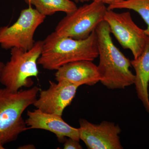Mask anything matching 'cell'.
<instances>
[{"label": "cell", "mask_w": 149, "mask_h": 149, "mask_svg": "<svg viewBox=\"0 0 149 149\" xmlns=\"http://www.w3.org/2000/svg\"><path fill=\"white\" fill-rule=\"evenodd\" d=\"M98 56L95 29L88 38L83 40L61 37L54 32L43 41L38 64L45 69L56 70L73 62L93 61Z\"/></svg>", "instance_id": "6da1fadb"}, {"label": "cell", "mask_w": 149, "mask_h": 149, "mask_svg": "<svg viewBox=\"0 0 149 149\" xmlns=\"http://www.w3.org/2000/svg\"><path fill=\"white\" fill-rule=\"evenodd\" d=\"M100 61L97 65L100 82L111 90L124 89L133 85L135 74L130 70L131 63L113 44L109 26L105 21L95 29Z\"/></svg>", "instance_id": "7a4b0ae2"}, {"label": "cell", "mask_w": 149, "mask_h": 149, "mask_svg": "<svg viewBox=\"0 0 149 149\" xmlns=\"http://www.w3.org/2000/svg\"><path fill=\"white\" fill-rule=\"evenodd\" d=\"M40 90L36 86L17 92L0 88V143L4 145L16 141L28 130L22 114L33 105Z\"/></svg>", "instance_id": "3957f363"}, {"label": "cell", "mask_w": 149, "mask_h": 149, "mask_svg": "<svg viewBox=\"0 0 149 149\" xmlns=\"http://www.w3.org/2000/svg\"><path fill=\"white\" fill-rule=\"evenodd\" d=\"M43 45V41L39 40L29 50L11 49L10 59L4 64L0 76V83L4 88L17 92L23 87H32L31 77H37L39 74L38 60Z\"/></svg>", "instance_id": "277c9868"}, {"label": "cell", "mask_w": 149, "mask_h": 149, "mask_svg": "<svg viewBox=\"0 0 149 149\" xmlns=\"http://www.w3.org/2000/svg\"><path fill=\"white\" fill-rule=\"evenodd\" d=\"M107 10L105 3L99 1L84 5L66 14L59 22L54 32L61 37L76 40L86 39L104 21Z\"/></svg>", "instance_id": "5b68a950"}, {"label": "cell", "mask_w": 149, "mask_h": 149, "mask_svg": "<svg viewBox=\"0 0 149 149\" xmlns=\"http://www.w3.org/2000/svg\"><path fill=\"white\" fill-rule=\"evenodd\" d=\"M22 10L16 21L10 26L0 27V46L6 50L14 48L27 51L35 44L34 35L46 16L31 5Z\"/></svg>", "instance_id": "8992f818"}, {"label": "cell", "mask_w": 149, "mask_h": 149, "mask_svg": "<svg viewBox=\"0 0 149 149\" xmlns=\"http://www.w3.org/2000/svg\"><path fill=\"white\" fill-rule=\"evenodd\" d=\"M104 21L121 46L130 50L134 58L143 52L149 37L135 23L129 12L118 13L108 10Z\"/></svg>", "instance_id": "52a82bcc"}, {"label": "cell", "mask_w": 149, "mask_h": 149, "mask_svg": "<svg viewBox=\"0 0 149 149\" xmlns=\"http://www.w3.org/2000/svg\"><path fill=\"white\" fill-rule=\"evenodd\" d=\"M80 140L89 149H123L119 134L121 130L114 123L103 121L100 124L91 123L86 119L79 120Z\"/></svg>", "instance_id": "ba28073f"}, {"label": "cell", "mask_w": 149, "mask_h": 149, "mask_svg": "<svg viewBox=\"0 0 149 149\" xmlns=\"http://www.w3.org/2000/svg\"><path fill=\"white\" fill-rule=\"evenodd\" d=\"M57 83L49 81L46 90H40L34 106L41 111L51 114L62 116L64 109L71 104L80 86L66 80Z\"/></svg>", "instance_id": "9c48e42d"}, {"label": "cell", "mask_w": 149, "mask_h": 149, "mask_svg": "<svg viewBox=\"0 0 149 149\" xmlns=\"http://www.w3.org/2000/svg\"><path fill=\"white\" fill-rule=\"evenodd\" d=\"M25 120L28 129H42L54 133L59 142H64L66 138H71L80 141L79 128H74L62 118L61 116L47 113L40 110L27 112Z\"/></svg>", "instance_id": "30bf717a"}, {"label": "cell", "mask_w": 149, "mask_h": 149, "mask_svg": "<svg viewBox=\"0 0 149 149\" xmlns=\"http://www.w3.org/2000/svg\"><path fill=\"white\" fill-rule=\"evenodd\" d=\"M55 74L57 82L66 80L81 86H93L100 81L97 65L92 61H79L70 63L60 68Z\"/></svg>", "instance_id": "8fae6325"}, {"label": "cell", "mask_w": 149, "mask_h": 149, "mask_svg": "<svg viewBox=\"0 0 149 149\" xmlns=\"http://www.w3.org/2000/svg\"><path fill=\"white\" fill-rule=\"evenodd\" d=\"M130 63L136 73L134 84L137 96L149 115V38L143 52Z\"/></svg>", "instance_id": "7c38bea8"}, {"label": "cell", "mask_w": 149, "mask_h": 149, "mask_svg": "<svg viewBox=\"0 0 149 149\" xmlns=\"http://www.w3.org/2000/svg\"><path fill=\"white\" fill-rule=\"evenodd\" d=\"M28 5L35 7L40 14L45 16L54 15L58 12L66 14L77 9L76 4L70 0H24Z\"/></svg>", "instance_id": "4fadbf2b"}, {"label": "cell", "mask_w": 149, "mask_h": 149, "mask_svg": "<svg viewBox=\"0 0 149 149\" xmlns=\"http://www.w3.org/2000/svg\"><path fill=\"white\" fill-rule=\"evenodd\" d=\"M108 10L126 9L135 11L140 15L147 25L145 33L149 37V0H125L109 5Z\"/></svg>", "instance_id": "5bb4252c"}, {"label": "cell", "mask_w": 149, "mask_h": 149, "mask_svg": "<svg viewBox=\"0 0 149 149\" xmlns=\"http://www.w3.org/2000/svg\"><path fill=\"white\" fill-rule=\"evenodd\" d=\"M63 149H82V146L79 143V141L71 138H66L64 141Z\"/></svg>", "instance_id": "9a60e30c"}, {"label": "cell", "mask_w": 149, "mask_h": 149, "mask_svg": "<svg viewBox=\"0 0 149 149\" xmlns=\"http://www.w3.org/2000/svg\"><path fill=\"white\" fill-rule=\"evenodd\" d=\"M36 148L35 146L33 144H27L24 146L18 147L19 149H34Z\"/></svg>", "instance_id": "2e32d148"}, {"label": "cell", "mask_w": 149, "mask_h": 149, "mask_svg": "<svg viewBox=\"0 0 149 149\" xmlns=\"http://www.w3.org/2000/svg\"><path fill=\"white\" fill-rule=\"evenodd\" d=\"M99 1L102 2L105 4H107L109 5H111L112 4L114 3H115V0H89V1Z\"/></svg>", "instance_id": "e0dca14e"}, {"label": "cell", "mask_w": 149, "mask_h": 149, "mask_svg": "<svg viewBox=\"0 0 149 149\" xmlns=\"http://www.w3.org/2000/svg\"><path fill=\"white\" fill-rule=\"evenodd\" d=\"M4 63L0 61V76H1V73L2 71L4 65Z\"/></svg>", "instance_id": "ac0fdd59"}, {"label": "cell", "mask_w": 149, "mask_h": 149, "mask_svg": "<svg viewBox=\"0 0 149 149\" xmlns=\"http://www.w3.org/2000/svg\"><path fill=\"white\" fill-rule=\"evenodd\" d=\"M74 1L76 2H81L83 3L85 2H88L89 1V0H74Z\"/></svg>", "instance_id": "d6986e66"}, {"label": "cell", "mask_w": 149, "mask_h": 149, "mask_svg": "<svg viewBox=\"0 0 149 149\" xmlns=\"http://www.w3.org/2000/svg\"><path fill=\"white\" fill-rule=\"evenodd\" d=\"M4 145L1 143H0V149H5L4 147L3 146Z\"/></svg>", "instance_id": "ffe728a7"}, {"label": "cell", "mask_w": 149, "mask_h": 149, "mask_svg": "<svg viewBox=\"0 0 149 149\" xmlns=\"http://www.w3.org/2000/svg\"><path fill=\"white\" fill-rule=\"evenodd\" d=\"M115 3H114L120 2L123 1H125V0H115Z\"/></svg>", "instance_id": "44dd1931"}]
</instances>
